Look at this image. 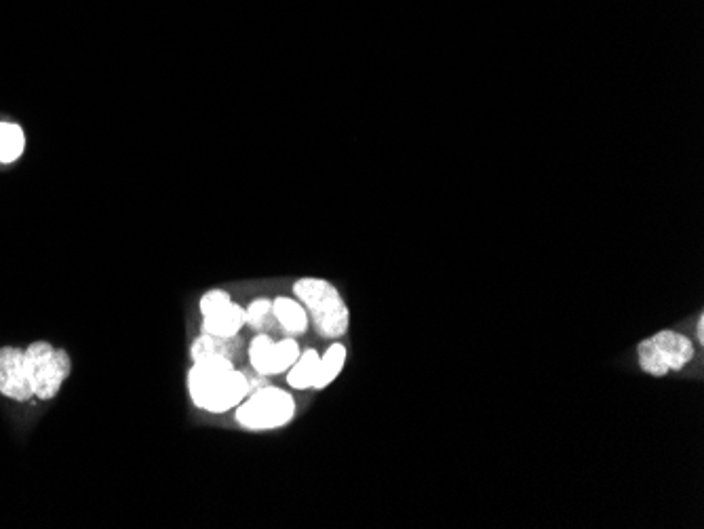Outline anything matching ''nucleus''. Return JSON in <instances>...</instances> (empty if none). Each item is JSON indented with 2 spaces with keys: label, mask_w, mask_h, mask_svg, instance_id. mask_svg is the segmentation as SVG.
I'll use <instances>...</instances> for the list:
<instances>
[{
  "label": "nucleus",
  "mask_w": 704,
  "mask_h": 529,
  "mask_svg": "<svg viewBox=\"0 0 704 529\" xmlns=\"http://www.w3.org/2000/svg\"><path fill=\"white\" fill-rule=\"evenodd\" d=\"M188 393L199 409L209 414H226L249 395V382L245 371H239L232 359L205 357L192 361Z\"/></svg>",
  "instance_id": "1"
},
{
  "label": "nucleus",
  "mask_w": 704,
  "mask_h": 529,
  "mask_svg": "<svg viewBox=\"0 0 704 529\" xmlns=\"http://www.w3.org/2000/svg\"><path fill=\"white\" fill-rule=\"evenodd\" d=\"M293 293H296V300H300L306 308L310 325L315 327L319 336L329 340H340L346 336L350 312L336 285H331L325 279L306 277L293 285Z\"/></svg>",
  "instance_id": "2"
},
{
  "label": "nucleus",
  "mask_w": 704,
  "mask_h": 529,
  "mask_svg": "<svg viewBox=\"0 0 704 529\" xmlns=\"http://www.w3.org/2000/svg\"><path fill=\"white\" fill-rule=\"evenodd\" d=\"M24 363L32 393L38 401H51L60 393L64 382L70 376L72 361L62 348H55L49 342H34L24 350Z\"/></svg>",
  "instance_id": "3"
},
{
  "label": "nucleus",
  "mask_w": 704,
  "mask_h": 529,
  "mask_svg": "<svg viewBox=\"0 0 704 529\" xmlns=\"http://www.w3.org/2000/svg\"><path fill=\"white\" fill-rule=\"evenodd\" d=\"M296 416V401L283 388L264 386L253 390L237 407L234 418L247 430H272L289 424Z\"/></svg>",
  "instance_id": "4"
},
{
  "label": "nucleus",
  "mask_w": 704,
  "mask_h": 529,
  "mask_svg": "<svg viewBox=\"0 0 704 529\" xmlns=\"http://www.w3.org/2000/svg\"><path fill=\"white\" fill-rule=\"evenodd\" d=\"M696 355L694 344L683 333L664 329L658 331L656 336L639 342L637 346V359L645 374L654 378H664L671 371H679L692 363Z\"/></svg>",
  "instance_id": "5"
},
{
  "label": "nucleus",
  "mask_w": 704,
  "mask_h": 529,
  "mask_svg": "<svg viewBox=\"0 0 704 529\" xmlns=\"http://www.w3.org/2000/svg\"><path fill=\"white\" fill-rule=\"evenodd\" d=\"M300 352L302 348L296 338L287 336L285 340L275 342L270 338V333H258L249 342V365L266 378L281 376L287 374V369L298 361Z\"/></svg>",
  "instance_id": "6"
},
{
  "label": "nucleus",
  "mask_w": 704,
  "mask_h": 529,
  "mask_svg": "<svg viewBox=\"0 0 704 529\" xmlns=\"http://www.w3.org/2000/svg\"><path fill=\"white\" fill-rule=\"evenodd\" d=\"M0 395L17 403H28L34 399L22 348H0Z\"/></svg>",
  "instance_id": "7"
},
{
  "label": "nucleus",
  "mask_w": 704,
  "mask_h": 529,
  "mask_svg": "<svg viewBox=\"0 0 704 529\" xmlns=\"http://www.w3.org/2000/svg\"><path fill=\"white\" fill-rule=\"evenodd\" d=\"M245 327V308L237 302H228L220 308H215L209 315H203V331L218 338H234L239 336Z\"/></svg>",
  "instance_id": "8"
},
{
  "label": "nucleus",
  "mask_w": 704,
  "mask_h": 529,
  "mask_svg": "<svg viewBox=\"0 0 704 529\" xmlns=\"http://www.w3.org/2000/svg\"><path fill=\"white\" fill-rule=\"evenodd\" d=\"M272 310H275L277 323L285 331V336L298 338V336H304V333L308 331L310 319H308V312L300 300L279 296L277 300H272Z\"/></svg>",
  "instance_id": "9"
},
{
  "label": "nucleus",
  "mask_w": 704,
  "mask_h": 529,
  "mask_svg": "<svg viewBox=\"0 0 704 529\" xmlns=\"http://www.w3.org/2000/svg\"><path fill=\"white\" fill-rule=\"evenodd\" d=\"M239 348H241L239 336L218 338V336H211V333L201 331V336H197V340H194L190 346V359L199 361L205 357H226L234 361V357L239 355Z\"/></svg>",
  "instance_id": "10"
},
{
  "label": "nucleus",
  "mask_w": 704,
  "mask_h": 529,
  "mask_svg": "<svg viewBox=\"0 0 704 529\" xmlns=\"http://www.w3.org/2000/svg\"><path fill=\"white\" fill-rule=\"evenodd\" d=\"M321 355L315 348L300 352L298 361L287 369V384L296 390H312V384L317 380Z\"/></svg>",
  "instance_id": "11"
},
{
  "label": "nucleus",
  "mask_w": 704,
  "mask_h": 529,
  "mask_svg": "<svg viewBox=\"0 0 704 529\" xmlns=\"http://www.w3.org/2000/svg\"><path fill=\"white\" fill-rule=\"evenodd\" d=\"M344 365H346V346L340 344V342L331 344L325 350V355L321 357L317 380H315V384H312V390L327 388L331 382H334L342 374Z\"/></svg>",
  "instance_id": "12"
},
{
  "label": "nucleus",
  "mask_w": 704,
  "mask_h": 529,
  "mask_svg": "<svg viewBox=\"0 0 704 529\" xmlns=\"http://www.w3.org/2000/svg\"><path fill=\"white\" fill-rule=\"evenodd\" d=\"M245 325H249L253 331H258V333H270L272 329L279 327L275 310H272V300H268V298L253 300L245 308Z\"/></svg>",
  "instance_id": "13"
},
{
  "label": "nucleus",
  "mask_w": 704,
  "mask_h": 529,
  "mask_svg": "<svg viewBox=\"0 0 704 529\" xmlns=\"http://www.w3.org/2000/svg\"><path fill=\"white\" fill-rule=\"evenodd\" d=\"M26 146L24 131L15 123H0V163H13L22 156Z\"/></svg>",
  "instance_id": "14"
},
{
  "label": "nucleus",
  "mask_w": 704,
  "mask_h": 529,
  "mask_svg": "<svg viewBox=\"0 0 704 529\" xmlns=\"http://www.w3.org/2000/svg\"><path fill=\"white\" fill-rule=\"evenodd\" d=\"M230 300H232L230 293L224 291V289H211V291H207L205 296L201 298V302H199L201 315H209V312H213L215 308H220V306L228 304Z\"/></svg>",
  "instance_id": "15"
},
{
  "label": "nucleus",
  "mask_w": 704,
  "mask_h": 529,
  "mask_svg": "<svg viewBox=\"0 0 704 529\" xmlns=\"http://www.w3.org/2000/svg\"><path fill=\"white\" fill-rule=\"evenodd\" d=\"M696 329H698V340H700V344H702V342H704V319H702V317L698 319V327H696Z\"/></svg>",
  "instance_id": "16"
}]
</instances>
